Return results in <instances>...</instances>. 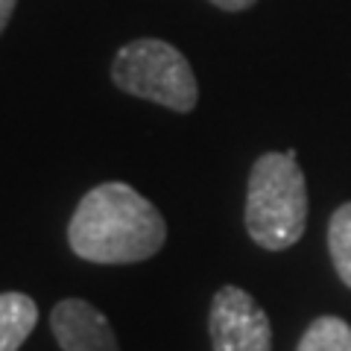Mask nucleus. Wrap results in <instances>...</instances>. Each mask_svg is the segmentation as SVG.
Instances as JSON below:
<instances>
[{
    "mask_svg": "<svg viewBox=\"0 0 351 351\" xmlns=\"http://www.w3.org/2000/svg\"><path fill=\"white\" fill-rule=\"evenodd\" d=\"M167 240L158 208L123 182L91 188L68 223V243L88 263H141Z\"/></svg>",
    "mask_w": 351,
    "mask_h": 351,
    "instance_id": "1",
    "label": "nucleus"
},
{
    "mask_svg": "<svg viewBox=\"0 0 351 351\" xmlns=\"http://www.w3.org/2000/svg\"><path fill=\"white\" fill-rule=\"evenodd\" d=\"M307 226V184L295 149L267 152L252 164L246 188V232L269 252L299 243Z\"/></svg>",
    "mask_w": 351,
    "mask_h": 351,
    "instance_id": "2",
    "label": "nucleus"
},
{
    "mask_svg": "<svg viewBox=\"0 0 351 351\" xmlns=\"http://www.w3.org/2000/svg\"><path fill=\"white\" fill-rule=\"evenodd\" d=\"M112 82L120 91L173 112H191L199 100L191 62L161 38H138L120 47L112 62Z\"/></svg>",
    "mask_w": 351,
    "mask_h": 351,
    "instance_id": "3",
    "label": "nucleus"
},
{
    "mask_svg": "<svg viewBox=\"0 0 351 351\" xmlns=\"http://www.w3.org/2000/svg\"><path fill=\"white\" fill-rule=\"evenodd\" d=\"M214 351H272V328L263 307L246 290L219 287L208 313Z\"/></svg>",
    "mask_w": 351,
    "mask_h": 351,
    "instance_id": "4",
    "label": "nucleus"
},
{
    "mask_svg": "<svg viewBox=\"0 0 351 351\" xmlns=\"http://www.w3.org/2000/svg\"><path fill=\"white\" fill-rule=\"evenodd\" d=\"M50 328L62 351H120L112 322L91 302H59L50 313Z\"/></svg>",
    "mask_w": 351,
    "mask_h": 351,
    "instance_id": "5",
    "label": "nucleus"
},
{
    "mask_svg": "<svg viewBox=\"0 0 351 351\" xmlns=\"http://www.w3.org/2000/svg\"><path fill=\"white\" fill-rule=\"evenodd\" d=\"M38 322V307L27 293H0V351H18Z\"/></svg>",
    "mask_w": 351,
    "mask_h": 351,
    "instance_id": "6",
    "label": "nucleus"
},
{
    "mask_svg": "<svg viewBox=\"0 0 351 351\" xmlns=\"http://www.w3.org/2000/svg\"><path fill=\"white\" fill-rule=\"evenodd\" d=\"M295 351H351V325L339 316H319L307 325Z\"/></svg>",
    "mask_w": 351,
    "mask_h": 351,
    "instance_id": "7",
    "label": "nucleus"
},
{
    "mask_svg": "<svg viewBox=\"0 0 351 351\" xmlns=\"http://www.w3.org/2000/svg\"><path fill=\"white\" fill-rule=\"evenodd\" d=\"M328 249L339 281L351 287V202L339 205L328 223Z\"/></svg>",
    "mask_w": 351,
    "mask_h": 351,
    "instance_id": "8",
    "label": "nucleus"
},
{
    "mask_svg": "<svg viewBox=\"0 0 351 351\" xmlns=\"http://www.w3.org/2000/svg\"><path fill=\"white\" fill-rule=\"evenodd\" d=\"M211 3L219 6V9H226V12H243V9L255 6L258 0H211Z\"/></svg>",
    "mask_w": 351,
    "mask_h": 351,
    "instance_id": "9",
    "label": "nucleus"
},
{
    "mask_svg": "<svg viewBox=\"0 0 351 351\" xmlns=\"http://www.w3.org/2000/svg\"><path fill=\"white\" fill-rule=\"evenodd\" d=\"M12 12H15V0H0V32L6 29V24H9V18H12Z\"/></svg>",
    "mask_w": 351,
    "mask_h": 351,
    "instance_id": "10",
    "label": "nucleus"
}]
</instances>
